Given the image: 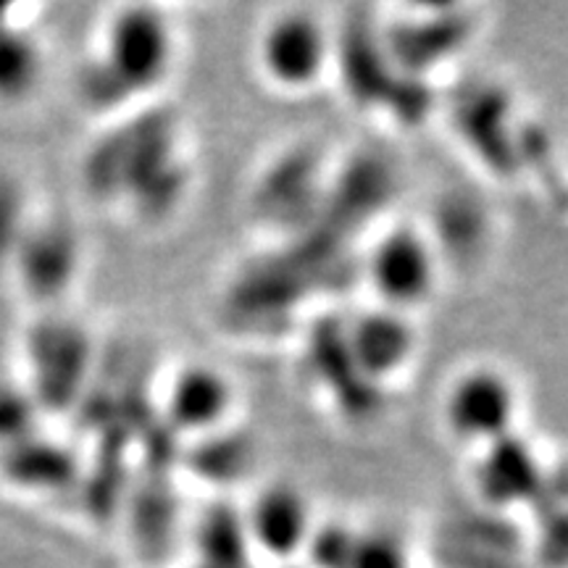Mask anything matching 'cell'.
<instances>
[{
    "instance_id": "4fadbf2b",
    "label": "cell",
    "mask_w": 568,
    "mask_h": 568,
    "mask_svg": "<svg viewBox=\"0 0 568 568\" xmlns=\"http://www.w3.org/2000/svg\"><path fill=\"white\" fill-rule=\"evenodd\" d=\"M190 542L195 552L193 560H201V564L255 568L240 508L211 506L195 521Z\"/></svg>"
},
{
    "instance_id": "5b68a950",
    "label": "cell",
    "mask_w": 568,
    "mask_h": 568,
    "mask_svg": "<svg viewBox=\"0 0 568 568\" xmlns=\"http://www.w3.org/2000/svg\"><path fill=\"white\" fill-rule=\"evenodd\" d=\"M361 276L374 305L416 316L443 290L445 255L422 222L379 226L361 255Z\"/></svg>"
},
{
    "instance_id": "7a4b0ae2",
    "label": "cell",
    "mask_w": 568,
    "mask_h": 568,
    "mask_svg": "<svg viewBox=\"0 0 568 568\" xmlns=\"http://www.w3.org/2000/svg\"><path fill=\"white\" fill-rule=\"evenodd\" d=\"M148 124H140V111L122 116L119 132L103 134L88 163L92 190L111 203H126L138 219H148L161 203V216L172 211L190 187V161L184 159V134L176 124L161 122L155 105L145 111Z\"/></svg>"
},
{
    "instance_id": "52a82bcc",
    "label": "cell",
    "mask_w": 568,
    "mask_h": 568,
    "mask_svg": "<svg viewBox=\"0 0 568 568\" xmlns=\"http://www.w3.org/2000/svg\"><path fill=\"white\" fill-rule=\"evenodd\" d=\"M339 347L358 385L382 393L400 385L422 358L418 318L368 303L339 324Z\"/></svg>"
},
{
    "instance_id": "2e32d148",
    "label": "cell",
    "mask_w": 568,
    "mask_h": 568,
    "mask_svg": "<svg viewBox=\"0 0 568 568\" xmlns=\"http://www.w3.org/2000/svg\"><path fill=\"white\" fill-rule=\"evenodd\" d=\"M351 568H410L408 552L385 531H361Z\"/></svg>"
},
{
    "instance_id": "e0dca14e",
    "label": "cell",
    "mask_w": 568,
    "mask_h": 568,
    "mask_svg": "<svg viewBox=\"0 0 568 568\" xmlns=\"http://www.w3.org/2000/svg\"><path fill=\"white\" fill-rule=\"evenodd\" d=\"M187 568H240V566H216V564H201V560H190Z\"/></svg>"
},
{
    "instance_id": "9c48e42d",
    "label": "cell",
    "mask_w": 568,
    "mask_h": 568,
    "mask_svg": "<svg viewBox=\"0 0 568 568\" xmlns=\"http://www.w3.org/2000/svg\"><path fill=\"white\" fill-rule=\"evenodd\" d=\"M82 261V240L67 219L30 216L6 268L27 301L40 311H59L61 295L77 282Z\"/></svg>"
},
{
    "instance_id": "3957f363",
    "label": "cell",
    "mask_w": 568,
    "mask_h": 568,
    "mask_svg": "<svg viewBox=\"0 0 568 568\" xmlns=\"http://www.w3.org/2000/svg\"><path fill=\"white\" fill-rule=\"evenodd\" d=\"M337 27L311 6H284L255 27L251 63L274 95L305 98L337 71Z\"/></svg>"
},
{
    "instance_id": "277c9868",
    "label": "cell",
    "mask_w": 568,
    "mask_h": 568,
    "mask_svg": "<svg viewBox=\"0 0 568 568\" xmlns=\"http://www.w3.org/2000/svg\"><path fill=\"white\" fill-rule=\"evenodd\" d=\"M527 400L518 376L497 361H471L447 376L439 393L445 437L471 453L521 432Z\"/></svg>"
},
{
    "instance_id": "6da1fadb",
    "label": "cell",
    "mask_w": 568,
    "mask_h": 568,
    "mask_svg": "<svg viewBox=\"0 0 568 568\" xmlns=\"http://www.w3.org/2000/svg\"><path fill=\"white\" fill-rule=\"evenodd\" d=\"M182 61V30L169 9L130 3L98 24L77 69V98L98 119L151 109Z\"/></svg>"
},
{
    "instance_id": "8992f818",
    "label": "cell",
    "mask_w": 568,
    "mask_h": 568,
    "mask_svg": "<svg viewBox=\"0 0 568 568\" xmlns=\"http://www.w3.org/2000/svg\"><path fill=\"white\" fill-rule=\"evenodd\" d=\"M90 339L59 311H40L21 337L27 397L34 408L63 410L82 395L90 374Z\"/></svg>"
},
{
    "instance_id": "9a60e30c",
    "label": "cell",
    "mask_w": 568,
    "mask_h": 568,
    "mask_svg": "<svg viewBox=\"0 0 568 568\" xmlns=\"http://www.w3.org/2000/svg\"><path fill=\"white\" fill-rule=\"evenodd\" d=\"M30 216V205H27V197L19 184L11 176L0 174V268L9 264L13 247H17Z\"/></svg>"
},
{
    "instance_id": "5bb4252c",
    "label": "cell",
    "mask_w": 568,
    "mask_h": 568,
    "mask_svg": "<svg viewBox=\"0 0 568 568\" xmlns=\"http://www.w3.org/2000/svg\"><path fill=\"white\" fill-rule=\"evenodd\" d=\"M358 535L361 529L345 521H318L303 560L311 568H351Z\"/></svg>"
},
{
    "instance_id": "8fae6325",
    "label": "cell",
    "mask_w": 568,
    "mask_h": 568,
    "mask_svg": "<svg viewBox=\"0 0 568 568\" xmlns=\"http://www.w3.org/2000/svg\"><path fill=\"white\" fill-rule=\"evenodd\" d=\"M468 485L477 506L489 514L508 516L518 508L537 506L548 485V466L521 432L471 453Z\"/></svg>"
},
{
    "instance_id": "30bf717a",
    "label": "cell",
    "mask_w": 568,
    "mask_h": 568,
    "mask_svg": "<svg viewBox=\"0 0 568 568\" xmlns=\"http://www.w3.org/2000/svg\"><path fill=\"white\" fill-rule=\"evenodd\" d=\"M240 514L255 564L266 560L284 566L303 560L318 524L314 500L290 479L255 485L245 506H240Z\"/></svg>"
},
{
    "instance_id": "ba28073f",
    "label": "cell",
    "mask_w": 568,
    "mask_h": 568,
    "mask_svg": "<svg viewBox=\"0 0 568 568\" xmlns=\"http://www.w3.org/2000/svg\"><path fill=\"white\" fill-rule=\"evenodd\" d=\"M237 408V382L211 361H184L161 382L159 410L163 424L180 437H187L190 445L232 429Z\"/></svg>"
},
{
    "instance_id": "7c38bea8",
    "label": "cell",
    "mask_w": 568,
    "mask_h": 568,
    "mask_svg": "<svg viewBox=\"0 0 568 568\" xmlns=\"http://www.w3.org/2000/svg\"><path fill=\"white\" fill-rule=\"evenodd\" d=\"M45 53L30 21L0 17V109H19L38 92Z\"/></svg>"
}]
</instances>
